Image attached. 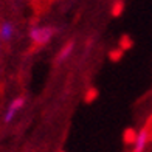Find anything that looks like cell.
<instances>
[{"label":"cell","mask_w":152,"mask_h":152,"mask_svg":"<svg viewBox=\"0 0 152 152\" xmlns=\"http://www.w3.org/2000/svg\"><path fill=\"white\" fill-rule=\"evenodd\" d=\"M123 54H124V51L121 50V48H115V50H110V53H109V59L112 61V62H118V61H121Z\"/></svg>","instance_id":"52a82bcc"},{"label":"cell","mask_w":152,"mask_h":152,"mask_svg":"<svg viewBox=\"0 0 152 152\" xmlns=\"http://www.w3.org/2000/svg\"><path fill=\"white\" fill-rule=\"evenodd\" d=\"M137 137H138V132H137L135 129H132V127L126 129V130H124V135H123L124 143H126V144H135Z\"/></svg>","instance_id":"8992f818"},{"label":"cell","mask_w":152,"mask_h":152,"mask_svg":"<svg viewBox=\"0 0 152 152\" xmlns=\"http://www.w3.org/2000/svg\"><path fill=\"white\" fill-rule=\"evenodd\" d=\"M59 152H65V151H59Z\"/></svg>","instance_id":"7c38bea8"},{"label":"cell","mask_w":152,"mask_h":152,"mask_svg":"<svg viewBox=\"0 0 152 152\" xmlns=\"http://www.w3.org/2000/svg\"><path fill=\"white\" fill-rule=\"evenodd\" d=\"M73 50H75V42H73V40H70V42H67L59 50L58 56H56V65H61V64H64V62H67V59L72 56Z\"/></svg>","instance_id":"277c9868"},{"label":"cell","mask_w":152,"mask_h":152,"mask_svg":"<svg viewBox=\"0 0 152 152\" xmlns=\"http://www.w3.org/2000/svg\"><path fill=\"white\" fill-rule=\"evenodd\" d=\"M123 10H124V3L121 2V0L115 2L113 8H112V16H113V17H120V16H121V12H123Z\"/></svg>","instance_id":"30bf717a"},{"label":"cell","mask_w":152,"mask_h":152,"mask_svg":"<svg viewBox=\"0 0 152 152\" xmlns=\"http://www.w3.org/2000/svg\"><path fill=\"white\" fill-rule=\"evenodd\" d=\"M58 34L56 26H33L30 30L28 36L31 39V42L37 47H44L47 45L50 40Z\"/></svg>","instance_id":"6da1fadb"},{"label":"cell","mask_w":152,"mask_h":152,"mask_svg":"<svg viewBox=\"0 0 152 152\" xmlns=\"http://www.w3.org/2000/svg\"><path fill=\"white\" fill-rule=\"evenodd\" d=\"M0 47H2V39H0Z\"/></svg>","instance_id":"8fae6325"},{"label":"cell","mask_w":152,"mask_h":152,"mask_svg":"<svg viewBox=\"0 0 152 152\" xmlns=\"http://www.w3.org/2000/svg\"><path fill=\"white\" fill-rule=\"evenodd\" d=\"M96 98H98V90H96V88H88L84 99H86L87 104H90V102H93Z\"/></svg>","instance_id":"9c48e42d"},{"label":"cell","mask_w":152,"mask_h":152,"mask_svg":"<svg viewBox=\"0 0 152 152\" xmlns=\"http://www.w3.org/2000/svg\"><path fill=\"white\" fill-rule=\"evenodd\" d=\"M148 141H149V127H143L140 132H138L137 141L134 144V152H144Z\"/></svg>","instance_id":"3957f363"},{"label":"cell","mask_w":152,"mask_h":152,"mask_svg":"<svg viewBox=\"0 0 152 152\" xmlns=\"http://www.w3.org/2000/svg\"><path fill=\"white\" fill-rule=\"evenodd\" d=\"M25 102H26L25 96H17V98L12 99V101L10 102L8 109L5 110V115H3V123H5V124H10L12 120L16 118V115H17V113L20 112V110L23 109Z\"/></svg>","instance_id":"7a4b0ae2"},{"label":"cell","mask_w":152,"mask_h":152,"mask_svg":"<svg viewBox=\"0 0 152 152\" xmlns=\"http://www.w3.org/2000/svg\"><path fill=\"white\" fill-rule=\"evenodd\" d=\"M132 45H134V40L130 39L129 36H123L121 37V40H120V48L123 51H126V50H129V48H132Z\"/></svg>","instance_id":"ba28073f"},{"label":"cell","mask_w":152,"mask_h":152,"mask_svg":"<svg viewBox=\"0 0 152 152\" xmlns=\"http://www.w3.org/2000/svg\"><path fill=\"white\" fill-rule=\"evenodd\" d=\"M14 33H16V28H14V25H12L11 22L3 20V22L0 23V39H2V42H8V40H11L12 36H14Z\"/></svg>","instance_id":"5b68a950"}]
</instances>
